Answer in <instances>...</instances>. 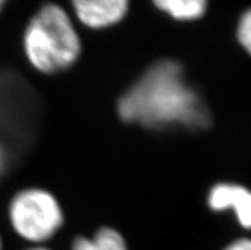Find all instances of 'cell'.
<instances>
[{"mask_svg":"<svg viewBox=\"0 0 251 250\" xmlns=\"http://www.w3.org/2000/svg\"><path fill=\"white\" fill-rule=\"evenodd\" d=\"M3 249V241H1V236H0V250Z\"/></svg>","mask_w":251,"mask_h":250,"instance_id":"13","label":"cell"},{"mask_svg":"<svg viewBox=\"0 0 251 250\" xmlns=\"http://www.w3.org/2000/svg\"><path fill=\"white\" fill-rule=\"evenodd\" d=\"M70 250H129L124 236L112 227H101L92 238L76 236Z\"/></svg>","mask_w":251,"mask_h":250,"instance_id":"6","label":"cell"},{"mask_svg":"<svg viewBox=\"0 0 251 250\" xmlns=\"http://www.w3.org/2000/svg\"><path fill=\"white\" fill-rule=\"evenodd\" d=\"M153 5L180 22L201 19L207 12V1L204 0H157L153 1Z\"/></svg>","mask_w":251,"mask_h":250,"instance_id":"7","label":"cell"},{"mask_svg":"<svg viewBox=\"0 0 251 250\" xmlns=\"http://www.w3.org/2000/svg\"><path fill=\"white\" fill-rule=\"evenodd\" d=\"M23 51L31 67L42 74L73 67L82 54V42L63 6L46 3L35 13L25 28Z\"/></svg>","mask_w":251,"mask_h":250,"instance_id":"2","label":"cell"},{"mask_svg":"<svg viewBox=\"0 0 251 250\" xmlns=\"http://www.w3.org/2000/svg\"><path fill=\"white\" fill-rule=\"evenodd\" d=\"M5 5V1H3V0H0V12L3 10V6Z\"/></svg>","mask_w":251,"mask_h":250,"instance_id":"12","label":"cell"},{"mask_svg":"<svg viewBox=\"0 0 251 250\" xmlns=\"http://www.w3.org/2000/svg\"><path fill=\"white\" fill-rule=\"evenodd\" d=\"M225 250H251V240L249 239H240L228 245Z\"/></svg>","mask_w":251,"mask_h":250,"instance_id":"10","label":"cell"},{"mask_svg":"<svg viewBox=\"0 0 251 250\" xmlns=\"http://www.w3.org/2000/svg\"><path fill=\"white\" fill-rule=\"evenodd\" d=\"M116 110L125 123L150 129L199 130L210 124L201 96L188 83L181 64L170 59L152 64L120 96Z\"/></svg>","mask_w":251,"mask_h":250,"instance_id":"1","label":"cell"},{"mask_svg":"<svg viewBox=\"0 0 251 250\" xmlns=\"http://www.w3.org/2000/svg\"><path fill=\"white\" fill-rule=\"evenodd\" d=\"M8 217L19 238L35 244L54 238L64 225L59 200L41 188H27L16 193L8 207Z\"/></svg>","mask_w":251,"mask_h":250,"instance_id":"3","label":"cell"},{"mask_svg":"<svg viewBox=\"0 0 251 250\" xmlns=\"http://www.w3.org/2000/svg\"><path fill=\"white\" fill-rule=\"evenodd\" d=\"M25 250H50L49 248H45V247H32V248H28V249H25Z\"/></svg>","mask_w":251,"mask_h":250,"instance_id":"11","label":"cell"},{"mask_svg":"<svg viewBox=\"0 0 251 250\" xmlns=\"http://www.w3.org/2000/svg\"><path fill=\"white\" fill-rule=\"evenodd\" d=\"M14 156H16V153L13 152V149L0 140V177L3 176L6 170L9 168Z\"/></svg>","mask_w":251,"mask_h":250,"instance_id":"9","label":"cell"},{"mask_svg":"<svg viewBox=\"0 0 251 250\" xmlns=\"http://www.w3.org/2000/svg\"><path fill=\"white\" fill-rule=\"evenodd\" d=\"M237 38L242 48L251 54V9L242 14L237 26Z\"/></svg>","mask_w":251,"mask_h":250,"instance_id":"8","label":"cell"},{"mask_svg":"<svg viewBox=\"0 0 251 250\" xmlns=\"http://www.w3.org/2000/svg\"><path fill=\"white\" fill-rule=\"evenodd\" d=\"M72 6L82 25L102 29L121 22L126 17L130 4L126 0H75Z\"/></svg>","mask_w":251,"mask_h":250,"instance_id":"4","label":"cell"},{"mask_svg":"<svg viewBox=\"0 0 251 250\" xmlns=\"http://www.w3.org/2000/svg\"><path fill=\"white\" fill-rule=\"evenodd\" d=\"M208 207L214 212L232 209L240 225L251 228V192L239 184L220 183L209 190Z\"/></svg>","mask_w":251,"mask_h":250,"instance_id":"5","label":"cell"}]
</instances>
